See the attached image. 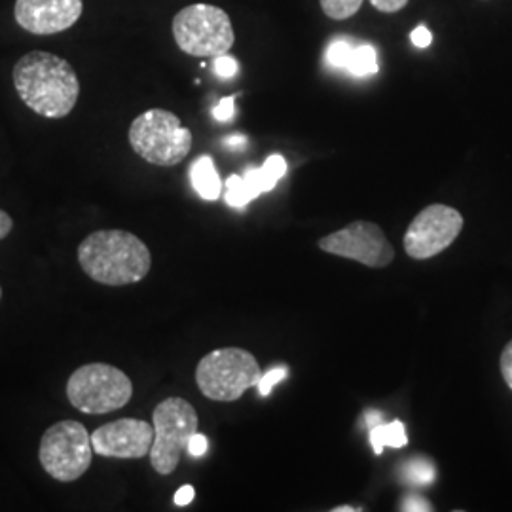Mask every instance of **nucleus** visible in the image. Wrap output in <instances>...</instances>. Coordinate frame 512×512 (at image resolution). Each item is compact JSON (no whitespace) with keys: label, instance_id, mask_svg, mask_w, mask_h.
Returning <instances> with one entry per match:
<instances>
[{"label":"nucleus","instance_id":"f257e3e1","mask_svg":"<svg viewBox=\"0 0 512 512\" xmlns=\"http://www.w3.org/2000/svg\"><path fill=\"white\" fill-rule=\"evenodd\" d=\"M19 99L44 118H65L80 97V80L69 61L50 52L23 55L14 67Z\"/></svg>","mask_w":512,"mask_h":512},{"label":"nucleus","instance_id":"f03ea898","mask_svg":"<svg viewBox=\"0 0 512 512\" xmlns=\"http://www.w3.org/2000/svg\"><path fill=\"white\" fill-rule=\"evenodd\" d=\"M78 262L95 283L124 287L147 277L152 255L145 241L131 232L99 230L80 243Z\"/></svg>","mask_w":512,"mask_h":512},{"label":"nucleus","instance_id":"7ed1b4c3","mask_svg":"<svg viewBox=\"0 0 512 512\" xmlns=\"http://www.w3.org/2000/svg\"><path fill=\"white\" fill-rule=\"evenodd\" d=\"M129 145L145 162L160 167L181 164L190 154L192 133L173 112L145 110L129 126Z\"/></svg>","mask_w":512,"mask_h":512},{"label":"nucleus","instance_id":"20e7f679","mask_svg":"<svg viewBox=\"0 0 512 512\" xmlns=\"http://www.w3.org/2000/svg\"><path fill=\"white\" fill-rule=\"evenodd\" d=\"M262 368L247 349L222 348L207 353L196 366V384L205 399L234 403L256 387Z\"/></svg>","mask_w":512,"mask_h":512},{"label":"nucleus","instance_id":"39448f33","mask_svg":"<svg viewBox=\"0 0 512 512\" xmlns=\"http://www.w3.org/2000/svg\"><path fill=\"white\" fill-rule=\"evenodd\" d=\"M67 397L76 410L103 416L124 408L133 397L128 374L107 363H90L76 368L67 382Z\"/></svg>","mask_w":512,"mask_h":512},{"label":"nucleus","instance_id":"423d86ee","mask_svg":"<svg viewBox=\"0 0 512 512\" xmlns=\"http://www.w3.org/2000/svg\"><path fill=\"white\" fill-rule=\"evenodd\" d=\"M154 442L150 463L158 475H171L179 467L188 440L198 433L200 418L192 404L181 397H169L154 408L152 414Z\"/></svg>","mask_w":512,"mask_h":512},{"label":"nucleus","instance_id":"0eeeda50","mask_svg":"<svg viewBox=\"0 0 512 512\" xmlns=\"http://www.w3.org/2000/svg\"><path fill=\"white\" fill-rule=\"evenodd\" d=\"M173 37L184 54L217 57L234 46V27L230 16L213 4H190L173 18Z\"/></svg>","mask_w":512,"mask_h":512},{"label":"nucleus","instance_id":"6e6552de","mask_svg":"<svg viewBox=\"0 0 512 512\" xmlns=\"http://www.w3.org/2000/svg\"><path fill=\"white\" fill-rule=\"evenodd\" d=\"M38 459L57 482H74L92 467V435L80 421H57L42 435Z\"/></svg>","mask_w":512,"mask_h":512},{"label":"nucleus","instance_id":"1a4fd4ad","mask_svg":"<svg viewBox=\"0 0 512 512\" xmlns=\"http://www.w3.org/2000/svg\"><path fill=\"white\" fill-rule=\"evenodd\" d=\"M319 249L361 262L368 268H385L395 258V251L382 228L366 220H355L346 228L319 239Z\"/></svg>","mask_w":512,"mask_h":512},{"label":"nucleus","instance_id":"9d476101","mask_svg":"<svg viewBox=\"0 0 512 512\" xmlns=\"http://www.w3.org/2000/svg\"><path fill=\"white\" fill-rule=\"evenodd\" d=\"M461 228L463 217L454 207L440 203L429 205L406 230L404 249L416 260L431 258L450 247L458 238Z\"/></svg>","mask_w":512,"mask_h":512},{"label":"nucleus","instance_id":"9b49d317","mask_svg":"<svg viewBox=\"0 0 512 512\" xmlns=\"http://www.w3.org/2000/svg\"><path fill=\"white\" fill-rule=\"evenodd\" d=\"M154 442L152 423L122 418L97 427L92 433L93 454L110 459H143Z\"/></svg>","mask_w":512,"mask_h":512},{"label":"nucleus","instance_id":"f8f14e48","mask_svg":"<svg viewBox=\"0 0 512 512\" xmlns=\"http://www.w3.org/2000/svg\"><path fill=\"white\" fill-rule=\"evenodd\" d=\"M82 12V0H16L14 8L19 27L40 37L71 29Z\"/></svg>","mask_w":512,"mask_h":512},{"label":"nucleus","instance_id":"ddd939ff","mask_svg":"<svg viewBox=\"0 0 512 512\" xmlns=\"http://www.w3.org/2000/svg\"><path fill=\"white\" fill-rule=\"evenodd\" d=\"M285 173V158L281 154H272L262 167H249L243 175H230L224 183V200L230 207H245L260 194L274 190Z\"/></svg>","mask_w":512,"mask_h":512},{"label":"nucleus","instance_id":"4468645a","mask_svg":"<svg viewBox=\"0 0 512 512\" xmlns=\"http://www.w3.org/2000/svg\"><path fill=\"white\" fill-rule=\"evenodd\" d=\"M190 181L200 198L207 202L219 200L222 194V181H220L217 167L211 156L203 154L194 164L190 165Z\"/></svg>","mask_w":512,"mask_h":512},{"label":"nucleus","instance_id":"2eb2a0df","mask_svg":"<svg viewBox=\"0 0 512 512\" xmlns=\"http://www.w3.org/2000/svg\"><path fill=\"white\" fill-rule=\"evenodd\" d=\"M378 52L372 44L368 42H359L353 38L351 48H349L344 71H348L353 76H372L378 73Z\"/></svg>","mask_w":512,"mask_h":512},{"label":"nucleus","instance_id":"dca6fc26","mask_svg":"<svg viewBox=\"0 0 512 512\" xmlns=\"http://www.w3.org/2000/svg\"><path fill=\"white\" fill-rule=\"evenodd\" d=\"M408 442L404 425L401 421H391V423H378L370 429V444L372 450L380 456L384 452L385 446L391 448H403Z\"/></svg>","mask_w":512,"mask_h":512},{"label":"nucleus","instance_id":"f3484780","mask_svg":"<svg viewBox=\"0 0 512 512\" xmlns=\"http://www.w3.org/2000/svg\"><path fill=\"white\" fill-rule=\"evenodd\" d=\"M403 476L406 482L414 486H427L435 480V465L427 459L416 458L408 461L403 467Z\"/></svg>","mask_w":512,"mask_h":512},{"label":"nucleus","instance_id":"a211bd4d","mask_svg":"<svg viewBox=\"0 0 512 512\" xmlns=\"http://www.w3.org/2000/svg\"><path fill=\"white\" fill-rule=\"evenodd\" d=\"M363 6V0H321V8L325 16L336 21L355 16Z\"/></svg>","mask_w":512,"mask_h":512},{"label":"nucleus","instance_id":"6ab92c4d","mask_svg":"<svg viewBox=\"0 0 512 512\" xmlns=\"http://www.w3.org/2000/svg\"><path fill=\"white\" fill-rule=\"evenodd\" d=\"M351 42H353V38L349 37L334 38V40L330 42L329 48H327V54H325L330 67L344 69V63H346V57H348Z\"/></svg>","mask_w":512,"mask_h":512},{"label":"nucleus","instance_id":"aec40b11","mask_svg":"<svg viewBox=\"0 0 512 512\" xmlns=\"http://www.w3.org/2000/svg\"><path fill=\"white\" fill-rule=\"evenodd\" d=\"M285 378H287V368H285V366H279V368H274V370L262 374L260 380H258V384H256L258 393H260L262 397H268V395L272 393V389H274L275 385L279 384V382H283Z\"/></svg>","mask_w":512,"mask_h":512},{"label":"nucleus","instance_id":"412c9836","mask_svg":"<svg viewBox=\"0 0 512 512\" xmlns=\"http://www.w3.org/2000/svg\"><path fill=\"white\" fill-rule=\"evenodd\" d=\"M238 59L232 55L222 54L215 57V73L220 78H232L234 74H238Z\"/></svg>","mask_w":512,"mask_h":512},{"label":"nucleus","instance_id":"4be33fe9","mask_svg":"<svg viewBox=\"0 0 512 512\" xmlns=\"http://www.w3.org/2000/svg\"><path fill=\"white\" fill-rule=\"evenodd\" d=\"M213 116L219 122H230L236 116V97L230 95V97L220 99L217 107L213 109Z\"/></svg>","mask_w":512,"mask_h":512},{"label":"nucleus","instance_id":"5701e85b","mask_svg":"<svg viewBox=\"0 0 512 512\" xmlns=\"http://www.w3.org/2000/svg\"><path fill=\"white\" fill-rule=\"evenodd\" d=\"M207 446H209V440L202 433H194L190 440H188V446H186V450H188V454L192 456V458H202L203 454L207 452Z\"/></svg>","mask_w":512,"mask_h":512},{"label":"nucleus","instance_id":"b1692460","mask_svg":"<svg viewBox=\"0 0 512 512\" xmlns=\"http://www.w3.org/2000/svg\"><path fill=\"white\" fill-rule=\"evenodd\" d=\"M401 511L406 512H427L433 511L431 503L427 499H423L420 495H408L403 501V507Z\"/></svg>","mask_w":512,"mask_h":512},{"label":"nucleus","instance_id":"393cba45","mask_svg":"<svg viewBox=\"0 0 512 512\" xmlns=\"http://www.w3.org/2000/svg\"><path fill=\"white\" fill-rule=\"evenodd\" d=\"M410 40H412V44L418 46V48H429L431 42H433V35H431V31H429L425 25H420V27H416V29L412 31Z\"/></svg>","mask_w":512,"mask_h":512},{"label":"nucleus","instance_id":"a878e982","mask_svg":"<svg viewBox=\"0 0 512 512\" xmlns=\"http://www.w3.org/2000/svg\"><path fill=\"white\" fill-rule=\"evenodd\" d=\"M372 6L380 12L385 14H393V12H399L403 10L404 6L408 4V0H370Z\"/></svg>","mask_w":512,"mask_h":512},{"label":"nucleus","instance_id":"bb28decb","mask_svg":"<svg viewBox=\"0 0 512 512\" xmlns=\"http://www.w3.org/2000/svg\"><path fill=\"white\" fill-rule=\"evenodd\" d=\"M501 374L512 389V342H509V346L501 353Z\"/></svg>","mask_w":512,"mask_h":512},{"label":"nucleus","instance_id":"cd10ccee","mask_svg":"<svg viewBox=\"0 0 512 512\" xmlns=\"http://www.w3.org/2000/svg\"><path fill=\"white\" fill-rule=\"evenodd\" d=\"M194 495H196V490H194L192 486H183L181 490H177L173 501H175V505H179V507H186V505H190V503L194 501Z\"/></svg>","mask_w":512,"mask_h":512},{"label":"nucleus","instance_id":"c85d7f7f","mask_svg":"<svg viewBox=\"0 0 512 512\" xmlns=\"http://www.w3.org/2000/svg\"><path fill=\"white\" fill-rule=\"evenodd\" d=\"M12 228H14V220H12V217H10L6 211L0 209V241L10 236Z\"/></svg>","mask_w":512,"mask_h":512},{"label":"nucleus","instance_id":"c756f323","mask_svg":"<svg viewBox=\"0 0 512 512\" xmlns=\"http://www.w3.org/2000/svg\"><path fill=\"white\" fill-rule=\"evenodd\" d=\"M247 145V139L243 135H232L228 139H224V147L243 148Z\"/></svg>","mask_w":512,"mask_h":512},{"label":"nucleus","instance_id":"7c9ffc66","mask_svg":"<svg viewBox=\"0 0 512 512\" xmlns=\"http://www.w3.org/2000/svg\"><path fill=\"white\" fill-rule=\"evenodd\" d=\"M366 423H368V427L372 429L374 425H378V423H382V416L378 414V412H370L368 416H366Z\"/></svg>","mask_w":512,"mask_h":512},{"label":"nucleus","instance_id":"2f4dec72","mask_svg":"<svg viewBox=\"0 0 512 512\" xmlns=\"http://www.w3.org/2000/svg\"><path fill=\"white\" fill-rule=\"evenodd\" d=\"M357 511H361V509H359V507H336V509H334V512H357Z\"/></svg>","mask_w":512,"mask_h":512},{"label":"nucleus","instance_id":"473e14b6","mask_svg":"<svg viewBox=\"0 0 512 512\" xmlns=\"http://www.w3.org/2000/svg\"><path fill=\"white\" fill-rule=\"evenodd\" d=\"M0 298H2V289H0Z\"/></svg>","mask_w":512,"mask_h":512}]
</instances>
